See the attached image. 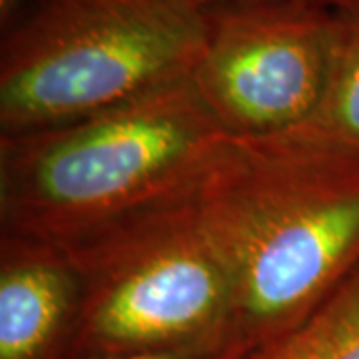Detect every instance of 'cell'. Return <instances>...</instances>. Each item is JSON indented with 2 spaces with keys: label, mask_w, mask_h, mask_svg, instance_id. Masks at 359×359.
I'll use <instances>...</instances> for the list:
<instances>
[{
  "label": "cell",
  "mask_w": 359,
  "mask_h": 359,
  "mask_svg": "<svg viewBox=\"0 0 359 359\" xmlns=\"http://www.w3.org/2000/svg\"><path fill=\"white\" fill-rule=\"evenodd\" d=\"M194 200L252 347L306 320L359 266V152L299 132L231 136Z\"/></svg>",
  "instance_id": "6da1fadb"
},
{
  "label": "cell",
  "mask_w": 359,
  "mask_h": 359,
  "mask_svg": "<svg viewBox=\"0 0 359 359\" xmlns=\"http://www.w3.org/2000/svg\"><path fill=\"white\" fill-rule=\"evenodd\" d=\"M230 138L192 78L68 124L0 134L2 231L76 242L194 188Z\"/></svg>",
  "instance_id": "7a4b0ae2"
},
{
  "label": "cell",
  "mask_w": 359,
  "mask_h": 359,
  "mask_svg": "<svg viewBox=\"0 0 359 359\" xmlns=\"http://www.w3.org/2000/svg\"><path fill=\"white\" fill-rule=\"evenodd\" d=\"M0 39V134H20L190 78L208 14L186 0H39Z\"/></svg>",
  "instance_id": "3957f363"
},
{
  "label": "cell",
  "mask_w": 359,
  "mask_h": 359,
  "mask_svg": "<svg viewBox=\"0 0 359 359\" xmlns=\"http://www.w3.org/2000/svg\"><path fill=\"white\" fill-rule=\"evenodd\" d=\"M196 186L62 244L84 283L68 359L248 344L236 327L230 268L198 214Z\"/></svg>",
  "instance_id": "277c9868"
},
{
  "label": "cell",
  "mask_w": 359,
  "mask_h": 359,
  "mask_svg": "<svg viewBox=\"0 0 359 359\" xmlns=\"http://www.w3.org/2000/svg\"><path fill=\"white\" fill-rule=\"evenodd\" d=\"M208 39L192 84L233 138L304 128L332 70L335 8L311 2H231L205 8Z\"/></svg>",
  "instance_id": "5b68a950"
},
{
  "label": "cell",
  "mask_w": 359,
  "mask_h": 359,
  "mask_svg": "<svg viewBox=\"0 0 359 359\" xmlns=\"http://www.w3.org/2000/svg\"><path fill=\"white\" fill-rule=\"evenodd\" d=\"M84 283L65 245L0 233V359H68Z\"/></svg>",
  "instance_id": "8992f818"
},
{
  "label": "cell",
  "mask_w": 359,
  "mask_h": 359,
  "mask_svg": "<svg viewBox=\"0 0 359 359\" xmlns=\"http://www.w3.org/2000/svg\"><path fill=\"white\" fill-rule=\"evenodd\" d=\"M245 359H359V266L306 320Z\"/></svg>",
  "instance_id": "52a82bcc"
},
{
  "label": "cell",
  "mask_w": 359,
  "mask_h": 359,
  "mask_svg": "<svg viewBox=\"0 0 359 359\" xmlns=\"http://www.w3.org/2000/svg\"><path fill=\"white\" fill-rule=\"evenodd\" d=\"M337 32L332 70L316 114L295 130L359 152V0L335 8Z\"/></svg>",
  "instance_id": "ba28073f"
},
{
  "label": "cell",
  "mask_w": 359,
  "mask_h": 359,
  "mask_svg": "<svg viewBox=\"0 0 359 359\" xmlns=\"http://www.w3.org/2000/svg\"><path fill=\"white\" fill-rule=\"evenodd\" d=\"M254 347L248 344H228V346L182 347L166 351H148V353H128V355H98V358L78 359H245Z\"/></svg>",
  "instance_id": "9c48e42d"
},
{
  "label": "cell",
  "mask_w": 359,
  "mask_h": 359,
  "mask_svg": "<svg viewBox=\"0 0 359 359\" xmlns=\"http://www.w3.org/2000/svg\"><path fill=\"white\" fill-rule=\"evenodd\" d=\"M39 0H0V36L13 30Z\"/></svg>",
  "instance_id": "30bf717a"
},
{
  "label": "cell",
  "mask_w": 359,
  "mask_h": 359,
  "mask_svg": "<svg viewBox=\"0 0 359 359\" xmlns=\"http://www.w3.org/2000/svg\"><path fill=\"white\" fill-rule=\"evenodd\" d=\"M198 8H210V6H218V4H231V2H278V0H186ZM290 2H311V4H321L327 8H341L347 4H353L358 0H290Z\"/></svg>",
  "instance_id": "8fae6325"
}]
</instances>
